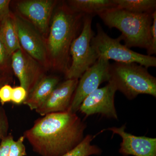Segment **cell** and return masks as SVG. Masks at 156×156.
<instances>
[{"instance_id":"7c38bea8","label":"cell","mask_w":156,"mask_h":156,"mask_svg":"<svg viewBox=\"0 0 156 156\" xmlns=\"http://www.w3.org/2000/svg\"><path fill=\"white\" fill-rule=\"evenodd\" d=\"M126 124L121 127H111L104 130L121 136L122 142L119 152L124 156H156V138L136 136L126 131Z\"/></svg>"},{"instance_id":"5b68a950","label":"cell","mask_w":156,"mask_h":156,"mask_svg":"<svg viewBox=\"0 0 156 156\" xmlns=\"http://www.w3.org/2000/svg\"><path fill=\"white\" fill-rule=\"evenodd\" d=\"M96 29L97 34L92 38L91 45L98 57L121 63L135 62L147 68L156 67L155 57L136 53L122 44L121 36L112 38L104 31L100 23L96 24Z\"/></svg>"},{"instance_id":"e0dca14e","label":"cell","mask_w":156,"mask_h":156,"mask_svg":"<svg viewBox=\"0 0 156 156\" xmlns=\"http://www.w3.org/2000/svg\"><path fill=\"white\" fill-rule=\"evenodd\" d=\"M116 8L136 14L152 13L156 11V0H113Z\"/></svg>"},{"instance_id":"4316f807","label":"cell","mask_w":156,"mask_h":156,"mask_svg":"<svg viewBox=\"0 0 156 156\" xmlns=\"http://www.w3.org/2000/svg\"><path fill=\"white\" fill-rule=\"evenodd\" d=\"M12 81V77L0 74V88L6 84H9Z\"/></svg>"},{"instance_id":"ba28073f","label":"cell","mask_w":156,"mask_h":156,"mask_svg":"<svg viewBox=\"0 0 156 156\" xmlns=\"http://www.w3.org/2000/svg\"><path fill=\"white\" fill-rule=\"evenodd\" d=\"M14 19L21 48L47 69L50 65L44 37L33 26L18 14H14Z\"/></svg>"},{"instance_id":"44dd1931","label":"cell","mask_w":156,"mask_h":156,"mask_svg":"<svg viewBox=\"0 0 156 156\" xmlns=\"http://www.w3.org/2000/svg\"><path fill=\"white\" fill-rule=\"evenodd\" d=\"M27 92L24 88L19 86L13 88L11 101L15 104L23 103L27 96Z\"/></svg>"},{"instance_id":"ac0fdd59","label":"cell","mask_w":156,"mask_h":156,"mask_svg":"<svg viewBox=\"0 0 156 156\" xmlns=\"http://www.w3.org/2000/svg\"><path fill=\"white\" fill-rule=\"evenodd\" d=\"M98 134L95 135L88 134L75 147L62 156L99 155L102 153V151L97 146L91 144L92 140Z\"/></svg>"},{"instance_id":"8992f818","label":"cell","mask_w":156,"mask_h":156,"mask_svg":"<svg viewBox=\"0 0 156 156\" xmlns=\"http://www.w3.org/2000/svg\"><path fill=\"white\" fill-rule=\"evenodd\" d=\"M92 16L86 15L80 34L73 41L69 50L71 64L65 73L66 80L78 79L96 62L98 55L91 45L95 35L92 29Z\"/></svg>"},{"instance_id":"277c9868","label":"cell","mask_w":156,"mask_h":156,"mask_svg":"<svg viewBox=\"0 0 156 156\" xmlns=\"http://www.w3.org/2000/svg\"><path fill=\"white\" fill-rule=\"evenodd\" d=\"M109 74L108 82L129 100L134 99L140 94L156 97V78L145 66L135 62H115L110 64Z\"/></svg>"},{"instance_id":"3957f363","label":"cell","mask_w":156,"mask_h":156,"mask_svg":"<svg viewBox=\"0 0 156 156\" xmlns=\"http://www.w3.org/2000/svg\"><path fill=\"white\" fill-rule=\"evenodd\" d=\"M152 14H136L115 7L101 11L97 15L109 28H115L122 32L121 37L127 48L147 50L151 43Z\"/></svg>"},{"instance_id":"5bb4252c","label":"cell","mask_w":156,"mask_h":156,"mask_svg":"<svg viewBox=\"0 0 156 156\" xmlns=\"http://www.w3.org/2000/svg\"><path fill=\"white\" fill-rule=\"evenodd\" d=\"M59 81L56 76L45 75L27 95L23 103L32 110H36L48 99Z\"/></svg>"},{"instance_id":"cb8c5ba5","label":"cell","mask_w":156,"mask_h":156,"mask_svg":"<svg viewBox=\"0 0 156 156\" xmlns=\"http://www.w3.org/2000/svg\"><path fill=\"white\" fill-rule=\"evenodd\" d=\"M12 90L13 88L9 84H6L0 88V101L3 105L11 101Z\"/></svg>"},{"instance_id":"d6986e66","label":"cell","mask_w":156,"mask_h":156,"mask_svg":"<svg viewBox=\"0 0 156 156\" xmlns=\"http://www.w3.org/2000/svg\"><path fill=\"white\" fill-rule=\"evenodd\" d=\"M11 56L8 53L0 37V74L11 76Z\"/></svg>"},{"instance_id":"9a60e30c","label":"cell","mask_w":156,"mask_h":156,"mask_svg":"<svg viewBox=\"0 0 156 156\" xmlns=\"http://www.w3.org/2000/svg\"><path fill=\"white\" fill-rule=\"evenodd\" d=\"M0 37L8 53L11 56L21 49L16 30L14 14L11 13L0 23Z\"/></svg>"},{"instance_id":"d4e9b609","label":"cell","mask_w":156,"mask_h":156,"mask_svg":"<svg viewBox=\"0 0 156 156\" xmlns=\"http://www.w3.org/2000/svg\"><path fill=\"white\" fill-rule=\"evenodd\" d=\"M13 140V136L11 134L2 140L0 144V156H9L10 145Z\"/></svg>"},{"instance_id":"9c48e42d","label":"cell","mask_w":156,"mask_h":156,"mask_svg":"<svg viewBox=\"0 0 156 156\" xmlns=\"http://www.w3.org/2000/svg\"><path fill=\"white\" fill-rule=\"evenodd\" d=\"M57 3L53 0H23L17 2L16 8L19 16L33 26L42 36L46 37Z\"/></svg>"},{"instance_id":"603a6c76","label":"cell","mask_w":156,"mask_h":156,"mask_svg":"<svg viewBox=\"0 0 156 156\" xmlns=\"http://www.w3.org/2000/svg\"><path fill=\"white\" fill-rule=\"evenodd\" d=\"M9 128V121L5 114V111L0 108V140L8 136V130Z\"/></svg>"},{"instance_id":"8fae6325","label":"cell","mask_w":156,"mask_h":156,"mask_svg":"<svg viewBox=\"0 0 156 156\" xmlns=\"http://www.w3.org/2000/svg\"><path fill=\"white\" fill-rule=\"evenodd\" d=\"M117 91L113 83L98 88L87 96L81 104L79 110L86 115L99 114L108 119L118 120L115 106V93Z\"/></svg>"},{"instance_id":"30bf717a","label":"cell","mask_w":156,"mask_h":156,"mask_svg":"<svg viewBox=\"0 0 156 156\" xmlns=\"http://www.w3.org/2000/svg\"><path fill=\"white\" fill-rule=\"evenodd\" d=\"M11 66L20 86L25 89L27 95L46 75L44 68L22 48L11 55Z\"/></svg>"},{"instance_id":"2e32d148","label":"cell","mask_w":156,"mask_h":156,"mask_svg":"<svg viewBox=\"0 0 156 156\" xmlns=\"http://www.w3.org/2000/svg\"><path fill=\"white\" fill-rule=\"evenodd\" d=\"M67 3L68 5L74 11L91 16L116 7L113 0H70Z\"/></svg>"},{"instance_id":"ffe728a7","label":"cell","mask_w":156,"mask_h":156,"mask_svg":"<svg viewBox=\"0 0 156 156\" xmlns=\"http://www.w3.org/2000/svg\"><path fill=\"white\" fill-rule=\"evenodd\" d=\"M24 136H21L16 141L13 140L10 145L9 156H25L26 155V147L23 141Z\"/></svg>"},{"instance_id":"7a4b0ae2","label":"cell","mask_w":156,"mask_h":156,"mask_svg":"<svg viewBox=\"0 0 156 156\" xmlns=\"http://www.w3.org/2000/svg\"><path fill=\"white\" fill-rule=\"evenodd\" d=\"M85 16L66 4L60 5L53 14L46 44L50 67L55 70L65 74L69 68L71 45L83 27Z\"/></svg>"},{"instance_id":"6da1fadb","label":"cell","mask_w":156,"mask_h":156,"mask_svg":"<svg viewBox=\"0 0 156 156\" xmlns=\"http://www.w3.org/2000/svg\"><path fill=\"white\" fill-rule=\"evenodd\" d=\"M86 127L76 113H52L37 120L23 136L40 155L62 156L83 140Z\"/></svg>"},{"instance_id":"484cf974","label":"cell","mask_w":156,"mask_h":156,"mask_svg":"<svg viewBox=\"0 0 156 156\" xmlns=\"http://www.w3.org/2000/svg\"><path fill=\"white\" fill-rule=\"evenodd\" d=\"M10 0H0V23L11 14L10 10Z\"/></svg>"},{"instance_id":"4fadbf2b","label":"cell","mask_w":156,"mask_h":156,"mask_svg":"<svg viewBox=\"0 0 156 156\" xmlns=\"http://www.w3.org/2000/svg\"><path fill=\"white\" fill-rule=\"evenodd\" d=\"M78 82V79H70L58 83L48 99L36 111L42 116L68 111Z\"/></svg>"},{"instance_id":"7402d4cb","label":"cell","mask_w":156,"mask_h":156,"mask_svg":"<svg viewBox=\"0 0 156 156\" xmlns=\"http://www.w3.org/2000/svg\"><path fill=\"white\" fill-rule=\"evenodd\" d=\"M153 21L151 28V43L150 47L147 50V55L152 56L156 53V11L152 14Z\"/></svg>"},{"instance_id":"52a82bcc","label":"cell","mask_w":156,"mask_h":156,"mask_svg":"<svg viewBox=\"0 0 156 156\" xmlns=\"http://www.w3.org/2000/svg\"><path fill=\"white\" fill-rule=\"evenodd\" d=\"M109 61L99 57L96 62L80 78L68 111L76 113L81 104L89 94L98 89L99 86L109 80Z\"/></svg>"}]
</instances>
